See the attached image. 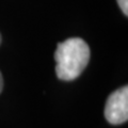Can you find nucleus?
<instances>
[{
	"mask_svg": "<svg viewBox=\"0 0 128 128\" xmlns=\"http://www.w3.org/2000/svg\"><path fill=\"white\" fill-rule=\"evenodd\" d=\"M56 74L60 80L78 78L90 61V47L80 38H70L59 43L54 51Z\"/></svg>",
	"mask_w": 128,
	"mask_h": 128,
	"instance_id": "obj_1",
	"label": "nucleus"
},
{
	"mask_svg": "<svg viewBox=\"0 0 128 128\" xmlns=\"http://www.w3.org/2000/svg\"><path fill=\"white\" fill-rule=\"evenodd\" d=\"M105 118L112 125H121L128 120V86L111 93L105 106Z\"/></svg>",
	"mask_w": 128,
	"mask_h": 128,
	"instance_id": "obj_2",
	"label": "nucleus"
},
{
	"mask_svg": "<svg viewBox=\"0 0 128 128\" xmlns=\"http://www.w3.org/2000/svg\"><path fill=\"white\" fill-rule=\"evenodd\" d=\"M118 6L121 8V10L126 16L128 15V0H118Z\"/></svg>",
	"mask_w": 128,
	"mask_h": 128,
	"instance_id": "obj_3",
	"label": "nucleus"
},
{
	"mask_svg": "<svg viewBox=\"0 0 128 128\" xmlns=\"http://www.w3.org/2000/svg\"><path fill=\"white\" fill-rule=\"evenodd\" d=\"M2 89H3V78H2L1 73H0V93H1Z\"/></svg>",
	"mask_w": 128,
	"mask_h": 128,
	"instance_id": "obj_4",
	"label": "nucleus"
},
{
	"mask_svg": "<svg viewBox=\"0 0 128 128\" xmlns=\"http://www.w3.org/2000/svg\"><path fill=\"white\" fill-rule=\"evenodd\" d=\"M0 44H1V34H0Z\"/></svg>",
	"mask_w": 128,
	"mask_h": 128,
	"instance_id": "obj_5",
	"label": "nucleus"
}]
</instances>
